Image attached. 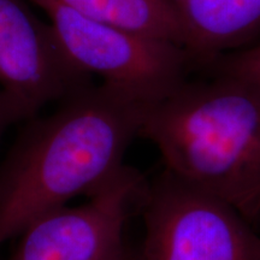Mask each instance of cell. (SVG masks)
I'll list each match as a JSON object with an SVG mask.
<instances>
[{
    "label": "cell",
    "instance_id": "cell-1",
    "mask_svg": "<svg viewBox=\"0 0 260 260\" xmlns=\"http://www.w3.org/2000/svg\"><path fill=\"white\" fill-rule=\"evenodd\" d=\"M29 119L0 167V245L124 167L152 104L93 82Z\"/></svg>",
    "mask_w": 260,
    "mask_h": 260
},
{
    "label": "cell",
    "instance_id": "cell-2",
    "mask_svg": "<svg viewBox=\"0 0 260 260\" xmlns=\"http://www.w3.org/2000/svg\"><path fill=\"white\" fill-rule=\"evenodd\" d=\"M140 136L164 169L260 218V90L234 77L189 79L152 104Z\"/></svg>",
    "mask_w": 260,
    "mask_h": 260
},
{
    "label": "cell",
    "instance_id": "cell-3",
    "mask_svg": "<svg viewBox=\"0 0 260 260\" xmlns=\"http://www.w3.org/2000/svg\"><path fill=\"white\" fill-rule=\"evenodd\" d=\"M140 211L142 260H260V234L241 211L165 169Z\"/></svg>",
    "mask_w": 260,
    "mask_h": 260
},
{
    "label": "cell",
    "instance_id": "cell-4",
    "mask_svg": "<svg viewBox=\"0 0 260 260\" xmlns=\"http://www.w3.org/2000/svg\"><path fill=\"white\" fill-rule=\"evenodd\" d=\"M50 18L64 54L81 73L155 104L188 80L195 61L186 48L100 23L54 0H30Z\"/></svg>",
    "mask_w": 260,
    "mask_h": 260
},
{
    "label": "cell",
    "instance_id": "cell-5",
    "mask_svg": "<svg viewBox=\"0 0 260 260\" xmlns=\"http://www.w3.org/2000/svg\"><path fill=\"white\" fill-rule=\"evenodd\" d=\"M147 184L141 172L124 165L87 203L32 220L8 260H136L140 252L126 246L124 230L141 209Z\"/></svg>",
    "mask_w": 260,
    "mask_h": 260
},
{
    "label": "cell",
    "instance_id": "cell-6",
    "mask_svg": "<svg viewBox=\"0 0 260 260\" xmlns=\"http://www.w3.org/2000/svg\"><path fill=\"white\" fill-rule=\"evenodd\" d=\"M92 83L61 50L51 24L28 0H0V92L15 123L29 121L47 104Z\"/></svg>",
    "mask_w": 260,
    "mask_h": 260
},
{
    "label": "cell",
    "instance_id": "cell-7",
    "mask_svg": "<svg viewBox=\"0 0 260 260\" xmlns=\"http://www.w3.org/2000/svg\"><path fill=\"white\" fill-rule=\"evenodd\" d=\"M198 68L260 40V0H170Z\"/></svg>",
    "mask_w": 260,
    "mask_h": 260
},
{
    "label": "cell",
    "instance_id": "cell-8",
    "mask_svg": "<svg viewBox=\"0 0 260 260\" xmlns=\"http://www.w3.org/2000/svg\"><path fill=\"white\" fill-rule=\"evenodd\" d=\"M81 16L184 48V31L170 0H54Z\"/></svg>",
    "mask_w": 260,
    "mask_h": 260
},
{
    "label": "cell",
    "instance_id": "cell-9",
    "mask_svg": "<svg viewBox=\"0 0 260 260\" xmlns=\"http://www.w3.org/2000/svg\"><path fill=\"white\" fill-rule=\"evenodd\" d=\"M204 69L210 75L234 77L260 90V40L237 51L219 56Z\"/></svg>",
    "mask_w": 260,
    "mask_h": 260
},
{
    "label": "cell",
    "instance_id": "cell-10",
    "mask_svg": "<svg viewBox=\"0 0 260 260\" xmlns=\"http://www.w3.org/2000/svg\"><path fill=\"white\" fill-rule=\"evenodd\" d=\"M12 123H15V121L12 118L10 107L6 103L4 94L0 92V138H2L4 130Z\"/></svg>",
    "mask_w": 260,
    "mask_h": 260
},
{
    "label": "cell",
    "instance_id": "cell-11",
    "mask_svg": "<svg viewBox=\"0 0 260 260\" xmlns=\"http://www.w3.org/2000/svg\"><path fill=\"white\" fill-rule=\"evenodd\" d=\"M136 260H142V256H141V253H140V255L136 258Z\"/></svg>",
    "mask_w": 260,
    "mask_h": 260
}]
</instances>
